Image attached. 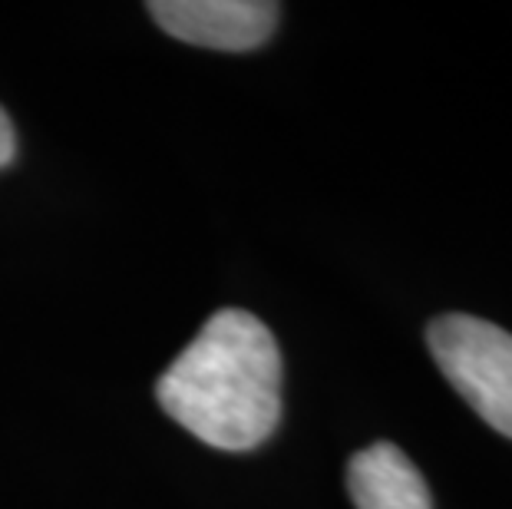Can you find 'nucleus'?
<instances>
[{
    "mask_svg": "<svg viewBox=\"0 0 512 509\" xmlns=\"http://www.w3.org/2000/svg\"><path fill=\"white\" fill-rule=\"evenodd\" d=\"M347 493L357 509H433L430 486L394 443H374L347 463Z\"/></svg>",
    "mask_w": 512,
    "mask_h": 509,
    "instance_id": "4",
    "label": "nucleus"
},
{
    "mask_svg": "<svg viewBox=\"0 0 512 509\" xmlns=\"http://www.w3.org/2000/svg\"><path fill=\"white\" fill-rule=\"evenodd\" d=\"M14 149H17L14 126H10V116L0 110V166H7V162L14 159Z\"/></svg>",
    "mask_w": 512,
    "mask_h": 509,
    "instance_id": "5",
    "label": "nucleus"
},
{
    "mask_svg": "<svg viewBox=\"0 0 512 509\" xmlns=\"http://www.w3.org/2000/svg\"><path fill=\"white\" fill-rule=\"evenodd\" d=\"M152 20L182 43L209 50H255L278 27V4L268 0H159Z\"/></svg>",
    "mask_w": 512,
    "mask_h": 509,
    "instance_id": "3",
    "label": "nucleus"
},
{
    "mask_svg": "<svg viewBox=\"0 0 512 509\" xmlns=\"http://www.w3.org/2000/svg\"><path fill=\"white\" fill-rule=\"evenodd\" d=\"M281 351L255 314L225 308L159 377L162 410L219 450H252L281 420Z\"/></svg>",
    "mask_w": 512,
    "mask_h": 509,
    "instance_id": "1",
    "label": "nucleus"
},
{
    "mask_svg": "<svg viewBox=\"0 0 512 509\" xmlns=\"http://www.w3.org/2000/svg\"><path fill=\"white\" fill-rule=\"evenodd\" d=\"M427 344L453 391L512 440V334L476 314H440Z\"/></svg>",
    "mask_w": 512,
    "mask_h": 509,
    "instance_id": "2",
    "label": "nucleus"
}]
</instances>
